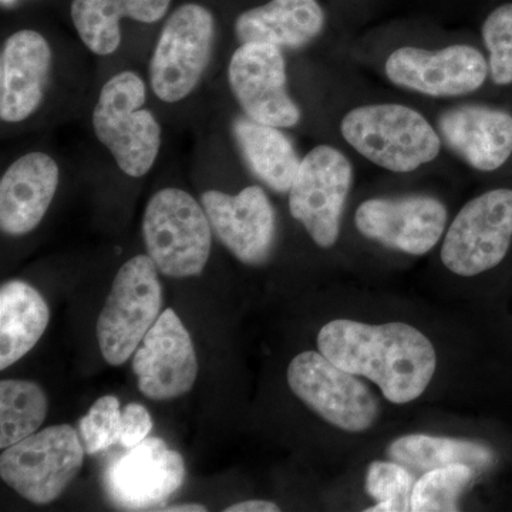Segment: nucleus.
Listing matches in <instances>:
<instances>
[{"label":"nucleus","mask_w":512,"mask_h":512,"mask_svg":"<svg viewBox=\"0 0 512 512\" xmlns=\"http://www.w3.org/2000/svg\"><path fill=\"white\" fill-rule=\"evenodd\" d=\"M318 349L346 372L379 386L393 404L426 392L437 369V353L424 333L402 322L367 325L336 319L319 330Z\"/></svg>","instance_id":"nucleus-1"},{"label":"nucleus","mask_w":512,"mask_h":512,"mask_svg":"<svg viewBox=\"0 0 512 512\" xmlns=\"http://www.w3.org/2000/svg\"><path fill=\"white\" fill-rule=\"evenodd\" d=\"M146 100L147 87L140 74L124 70L104 83L93 110L97 140L128 177L150 173L163 143V130Z\"/></svg>","instance_id":"nucleus-2"},{"label":"nucleus","mask_w":512,"mask_h":512,"mask_svg":"<svg viewBox=\"0 0 512 512\" xmlns=\"http://www.w3.org/2000/svg\"><path fill=\"white\" fill-rule=\"evenodd\" d=\"M340 131L357 153L393 173H412L440 153L437 131L403 104L357 107L343 117Z\"/></svg>","instance_id":"nucleus-3"},{"label":"nucleus","mask_w":512,"mask_h":512,"mask_svg":"<svg viewBox=\"0 0 512 512\" xmlns=\"http://www.w3.org/2000/svg\"><path fill=\"white\" fill-rule=\"evenodd\" d=\"M147 255L158 272L170 278H190L204 271L212 248V228L200 202L181 188L157 191L143 215Z\"/></svg>","instance_id":"nucleus-4"},{"label":"nucleus","mask_w":512,"mask_h":512,"mask_svg":"<svg viewBox=\"0 0 512 512\" xmlns=\"http://www.w3.org/2000/svg\"><path fill=\"white\" fill-rule=\"evenodd\" d=\"M163 286L148 255H137L121 266L97 320V342L104 360L121 366L134 355L161 315Z\"/></svg>","instance_id":"nucleus-5"},{"label":"nucleus","mask_w":512,"mask_h":512,"mask_svg":"<svg viewBox=\"0 0 512 512\" xmlns=\"http://www.w3.org/2000/svg\"><path fill=\"white\" fill-rule=\"evenodd\" d=\"M84 453L72 426L47 427L3 450L0 477L30 503L50 504L79 476Z\"/></svg>","instance_id":"nucleus-6"},{"label":"nucleus","mask_w":512,"mask_h":512,"mask_svg":"<svg viewBox=\"0 0 512 512\" xmlns=\"http://www.w3.org/2000/svg\"><path fill=\"white\" fill-rule=\"evenodd\" d=\"M211 10L184 3L165 22L150 60V84L163 103H180L200 84L214 49Z\"/></svg>","instance_id":"nucleus-7"},{"label":"nucleus","mask_w":512,"mask_h":512,"mask_svg":"<svg viewBox=\"0 0 512 512\" xmlns=\"http://www.w3.org/2000/svg\"><path fill=\"white\" fill-rule=\"evenodd\" d=\"M286 377L293 394L333 427L362 433L379 419L375 393L357 379L359 376L346 372L320 352L306 350L293 357Z\"/></svg>","instance_id":"nucleus-8"},{"label":"nucleus","mask_w":512,"mask_h":512,"mask_svg":"<svg viewBox=\"0 0 512 512\" xmlns=\"http://www.w3.org/2000/svg\"><path fill=\"white\" fill-rule=\"evenodd\" d=\"M512 241V190L498 188L468 201L451 222L441 261L448 271L471 278L500 265Z\"/></svg>","instance_id":"nucleus-9"},{"label":"nucleus","mask_w":512,"mask_h":512,"mask_svg":"<svg viewBox=\"0 0 512 512\" xmlns=\"http://www.w3.org/2000/svg\"><path fill=\"white\" fill-rule=\"evenodd\" d=\"M352 180V164L336 148L315 147L301 161L289 191V211L320 248L338 242Z\"/></svg>","instance_id":"nucleus-10"},{"label":"nucleus","mask_w":512,"mask_h":512,"mask_svg":"<svg viewBox=\"0 0 512 512\" xmlns=\"http://www.w3.org/2000/svg\"><path fill=\"white\" fill-rule=\"evenodd\" d=\"M229 89L249 119L278 128L298 126L301 109L288 92L282 49L264 43H244L228 66Z\"/></svg>","instance_id":"nucleus-11"},{"label":"nucleus","mask_w":512,"mask_h":512,"mask_svg":"<svg viewBox=\"0 0 512 512\" xmlns=\"http://www.w3.org/2000/svg\"><path fill=\"white\" fill-rule=\"evenodd\" d=\"M184 478L183 456L160 437H147L110 464L106 488L123 510L157 511L180 490Z\"/></svg>","instance_id":"nucleus-12"},{"label":"nucleus","mask_w":512,"mask_h":512,"mask_svg":"<svg viewBox=\"0 0 512 512\" xmlns=\"http://www.w3.org/2000/svg\"><path fill=\"white\" fill-rule=\"evenodd\" d=\"M138 389L150 400L165 402L184 396L198 376L191 335L173 309H165L133 356Z\"/></svg>","instance_id":"nucleus-13"},{"label":"nucleus","mask_w":512,"mask_h":512,"mask_svg":"<svg viewBox=\"0 0 512 512\" xmlns=\"http://www.w3.org/2000/svg\"><path fill=\"white\" fill-rule=\"evenodd\" d=\"M488 70L483 53L467 45L448 46L437 52L400 47L386 62L390 82L431 97H458L476 92L487 79Z\"/></svg>","instance_id":"nucleus-14"},{"label":"nucleus","mask_w":512,"mask_h":512,"mask_svg":"<svg viewBox=\"0 0 512 512\" xmlns=\"http://www.w3.org/2000/svg\"><path fill=\"white\" fill-rule=\"evenodd\" d=\"M357 231L384 247L404 254H427L439 244L447 224V208L437 198L413 195L372 198L355 215Z\"/></svg>","instance_id":"nucleus-15"},{"label":"nucleus","mask_w":512,"mask_h":512,"mask_svg":"<svg viewBox=\"0 0 512 512\" xmlns=\"http://www.w3.org/2000/svg\"><path fill=\"white\" fill-rule=\"evenodd\" d=\"M201 204L212 232L242 264L264 265L275 244L276 217L264 188H244L238 194L208 190Z\"/></svg>","instance_id":"nucleus-16"},{"label":"nucleus","mask_w":512,"mask_h":512,"mask_svg":"<svg viewBox=\"0 0 512 512\" xmlns=\"http://www.w3.org/2000/svg\"><path fill=\"white\" fill-rule=\"evenodd\" d=\"M53 69L52 46L42 33L18 30L0 50V119L19 124L37 113Z\"/></svg>","instance_id":"nucleus-17"},{"label":"nucleus","mask_w":512,"mask_h":512,"mask_svg":"<svg viewBox=\"0 0 512 512\" xmlns=\"http://www.w3.org/2000/svg\"><path fill=\"white\" fill-rule=\"evenodd\" d=\"M60 181L55 158L32 151L9 165L0 180V229L23 237L43 221Z\"/></svg>","instance_id":"nucleus-18"},{"label":"nucleus","mask_w":512,"mask_h":512,"mask_svg":"<svg viewBox=\"0 0 512 512\" xmlns=\"http://www.w3.org/2000/svg\"><path fill=\"white\" fill-rule=\"evenodd\" d=\"M439 130L448 147L478 171L498 170L512 154V116L485 106L454 107L440 114Z\"/></svg>","instance_id":"nucleus-19"},{"label":"nucleus","mask_w":512,"mask_h":512,"mask_svg":"<svg viewBox=\"0 0 512 512\" xmlns=\"http://www.w3.org/2000/svg\"><path fill=\"white\" fill-rule=\"evenodd\" d=\"M325 10L318 0H271L245 10L235 20L238 42L264 43L279 49H302L325 28Z\"/></svg>","instance_id":"nucleus-20"},{"label":"nucleus","mask_w":512,"mask_h":512,"mask_svg":"<svg viewBox=\"0 0 512 512\" xmlns=\"http://www.w3.org/2000/svg\"><path fill=\"white\" fill-rule=\"evenodd\" d=\"M171 0H73L70 15L83 45L110 56L121 45V20L153 25L164 18Z\"/></svg>","instance_id":"nucleus-21"},{"label":"nucleus","mask_w":512,"mask_h":512,"mask_svg":"<svg viewBox=\"0 0 512 512\" xmlns=\"http://www.w3.org/2000/svg\"><path fill=\"white\" fill-rule=\"evenodd\" d=\"M232 136L248 170L272 191H291L301 160L292 141L278 127L241 116L232 121Z\"/></svg>","instance_id":"nucleus-22"},{"label":"nucleus","mask_w":512,"mask_h":512,"mask_svg":"<svg viewBox=\"0 0 512 512\" xmlns=\"http://www.w3.org/2000/svg\"><path fill=\"white\" fill-rule=\"evenodd\" d=\"M50 322L45 298L28 282L13 279L0 288V370L35 348Z\"/></svg>","instance_id":"nucleus-23"},{"label":"nucleus","mask_w":512,"mask_h":512,"mask_svg":"<svg viewBox=\"0 0 512 512\" xmlns=\"http://www.w3.org/2000/svg\"><path fill=\"white\" fill-rule=\"evenodd\" d=\"M387 456L409 470L423 473L451 464H467L476 471H484L495 463L494 451L477 441L447 439L427 434L399 437L387 448Z\"/></svg>","instance_id":"nucleus-24"},{"label":"nucleus","mask_w":512,"mask_h":512,"mask_svg":"<svg viewBox=\"0 0 512 512\" xmlns=\"http://www.w3.org/2000/svg\"><path fill=\"white\" fill-rule=\"evenodd\" d=\"M49 402L32 380H2L0 383V448L5 450L37 433L45 423Z\"/></svg>","instance_id":"nucleus-25"},{"label":"nucleus","mask_w":512,"mask_h":512,"mask_svg":"<svg viewBox=\"0 0 512 512\" xmlns=\"http://www.w3.org/2000/svg\"><path fill=\"white\" fill-rule=\"evenodd\" d=\"M474 473L477 471L467 464H451L427 471L414 484L412 511H460L458 500L473 481Z\"/></svg>","instance_id":"nucleus-26"},{"label":"nucleus","mask_w":512,"mask_h":512,"mask_svg":"<svg viewBox=\"0 0 512 512\" xmlns=\"http://www.w3.org/2000/svg\"><path fill=\"white\" fill-rule=\"evenodd\" d=\"M414 478L409 468L396 461H373L367 468L366 491L375 507L366 512L412 511Z\"/></svg>","instance_id":"nucleus-27"},{"label":"nucleus","mask_w":512,"mask_h":512,"mask_svg":"<svg viewBox=\"0 0 512 512\" xmlns=\"http://www.w3.org/2000/svg\"><path fill=\"white\" fill-rule=\"evenodd\" d=\"M484 45L490 53L488 67L498 86L512 83V3H505L485 19Z\"/></svg>","instance_id":"nucleus-28"},{"label":"nucleus","mask_w":512,"mask_h":512,"mask_svg":"<svg viewBox=\"0 0 512 512\" xmlns=\"http://www.w3.org/2000/svg\"><path fill=\"white\" fill-rule=\"evenodd\" d=\"M121 409L116 396H103L80 420V439L87 454L107 450L120 441Z\"/></svg>","instance_id":"nucleus-29"},{"label":"nucleus","mask_w":512,"mask_h":512,"mask_svg":"<svg viewBox=\"0 0 512 512\" xmlns=\"http://www.w3.org/2000/svg\"><path fill=\"white\" fill-rule=\"evenodd\" d=\"M153 429V419L143 404L130 403L121 413V446L136 447L141 441L147 439Z\"/></svg>","instance_id":"nucleus-30"},{"label":"nucleus","mask_w":512,"mask_h":512,"mask_svg":"<svg viewBox=\"0 0 512 512\" xmlns=\"http://www.w3.org/2000/svg\"><path fill=\"white\" fill-rule=\"evenodd\" d=\"M281 507L271 501L248 500L225 508V512H278Z\"/></svg>","instance_id":"nucleus-31"},{"label":"nucleus","mask_w":512,"mask_h":512,"mask_svg":"<svg viewBox=\"0 0 512 512\" xmlns=\"http://www.w3.org/2000/svg\"><path fill=\"white\" fill-rule=\"evenodd\" d=\"M157 511H163V512H205L207 511V507H204V505L201 504H180V505H173V507H161L158 508Z\"/></svg>","instance_id":"nucleus-32"}]
</instances>
